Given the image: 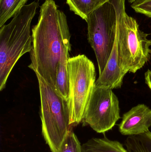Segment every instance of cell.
Returning <instances> with one entry per match:
<instances>
[{"label": "cell", "instance_id": "obj_9", "mask_svg": "<svg viewBox=\"0 0 151 152\" xmlns=\"http://www.w3.org/2000/svg\"><path fill=\"white\" fill-rule=\"evenodd\" d=\"M71 48L66 49L62 53L58 67L55 89L60 96L68 101L69 95V79L68 75V59Z\"/></svg>", "mask_w": 151, "mask_h": 152}, {"label": "cell", "instance_id": "obj_8", "mask_svg": "<svg viewBox=\"0 0 151 152\" xmlns=\"http://www.w3.org/2000/svg\"><path fill=\"white\" fill-rule=\"evenodd\" d=\"M151 126V109L139 104L123 115L119 130L123 135L130 136L146 133Z\"/></svg>", "mask_w": 151, "mask_h": 152}, {"label": "cell", "instance_id": "obj_16", "mask_svg": "<svg viewBox=\"0 0 151 152\" xmlns=\"http://www.w3.org/2000/svg\"><path fill=\"white\" fill-rule=\"evenodd\" d=\"M145 83L147 84L151 91V69H148L145 73Z\"/></svg>", "mask_w": 151, "mask_h": 152}, {"label": "cell", "instance_id": "obj_6", "mask_svg": "<svg viewBox=\"0 0 151 152\" xmlns=\"http://www.w3.org/2000/svg\"><path fill=\"white\" fill-rule=\"evenodd\" d=\"M148 36L137 20L124 11L119 23L118 50L121 68L125 74H135L150 61L151 40Z\"/></svg>", "mask_w": 151, "mask_h": 152}, {"label": "cell", "instance_id": "obj_7", "mask_svg": "<svg viewBox=\"0 0 151 152\" xmlns=\"http://www.w3.org/2000/svg\"><path fill=\"white\" fill-rule=\"evenodd\" d=\"M119 102L112 89L95 85L82 122L98 133L112 129L121 118Z\"/></svg>", "mask_w": 151, "mask_h": 152}, {"label": "cell", "instance_id": "obj_3", "mask_svg": "<svg viewBox=\"0 0 151 152\" xmlns=\"http://www.w3.org/2000/svg\"><path fill=\"white\" fill-rule=\"evenodd\" d=\"M126 0H109L93 11L86 20L88 40L95 52L99 75L103 71L118 34Z\"/></svg>", "mask_w": 151, "mask_h": 152}, {"label": "cell", "instance_id": "obj_2", "mask_svg": "<svg viewBox=\"0 0 151 152\" xmlns=\"http://www.w3.org/2000/svg\"><path fill=\"white\" fill-rule=\"evenodd\" d=\"M38 6V2L35 1L25 5L10 23L0 27L1 91L5 88L9 76L18 61L31 52V23Z\"/></svg>", "mask_w": 151, "mask_h": 152}, {"label": "cell", "instance_id": "obj_15", "mask_svg": "<svg viewBox=\"0 0 151 152\" xmlns=\"http://www.w3.org/2000/svg\"><path fill=\"white\" fill-rule=\"evenodd\" d=\"M131 7L136 12L151 18V0H136L131 3Z\"/></svg>", "mask_w": 151, "mask_h": 152}, {"label": "cell", "instance_id": "obj_4", "mask_svg": "<svg viewBox=\"0 0 151 152\" xmlns=\"http://www.w3.org/2000/svg\"><path fill=\"white\" fill-rule=\"evenodd\" d=\"M38 80L40 98L42 133L51 152H57L63 140L72 129L70 124L68 101L40 75Z\"/></svg>", "mask_w": 151, "mask_h": 152}, {"label": "cell", "instance_id": "obj_11", "mask_svg": "<svg viewBox=\"0 0 151 152\" xmlns=\"http://www.w3.org/2000/svg\"><path fill=\"white\" fill-rule=\"evenodd\" d=\"M109 0H66L70 10L86 21L93 11Z\"/></svg>", "mask_w": 151, "mask_h": 152}, {"label": "cell", "instance_id": "obj_10", "mask_svg": "<svg viewBox=\"0 0 151 152\" xmlns=\"http://www.w3.org/2000/svg\"><path fill=\"white\" fill-rule=\"evenodd\" d=\"M82 152H129L120 142L106 137L92 138L82 145Z\"/></svg>", "mask_w": 151, "mask_h": 152}, {"label": "cell", "instance_id": "obj_1", "mask_svg": "<svg viewBox=\"0 0 151 152\" xmlns=\"http://www.w3.org/2000/svg\"><path fill=\"white\" fill-rule=\"evenodd\" d=\"M33 44L28 66L55 88L62 53L71 48V35L65 13L54 0H46L40 8L38 22L32 29Z\"/></svg>", "mask_w": 151, "mask_h": 152}, {"label": "cell", "instance_id": "obj_13", "mask_svg": "<svg viewBox=\"0 0 151 152\" xmlns=\"http://www.w3.org/2000/svg\"><path fill=\"white\" fill-rule=\"evenodd\" d=\"M28 0H0V27L14 17Z\"/></svg>", "mask_w": 151, "mask_h": 152}, {"label": "cell", "instance_id": "obj_12", "mask_svg": "<svg viewBox=\"0 0 151 152\" xmlns=\"http://www.w3.org/2000/svg\"><path fill=\"white\" fill-rule=\"evenodd\" d=\"M125 144L129 152H151V132L129 136Z\"/></svg>", "mask_w": 151, "mask_h": 152}, {"label": "cell", "instance_id": "obj_5", "mask_svg": "<svg viewBox=\"0 0 151 152\" xmlns=\"http://www.w3.org/2000/svg\"><path fill=\"white\" fill-rule=\"evenodd\" d=\"M67 66L70 124L74 126L82 122L95 86L96 73L94 63L83 54L69 58Z\"/></svg>", "mask_w": 151, "mask_h": 152}, {"label": "cell", "instance_id": "obj_14", "mask_svg": "<svg viewBox=\"0 0 151 152\" xmlns=\"http://www.w3.org/2000/svg\"><path fill=\"white\" fill-rule=\"evenodd\" d=\"M57 152H82V145L72 129L66 136Z\"/></svg>", "mask_w": 151, "mask_h": 152}]
</instances>
